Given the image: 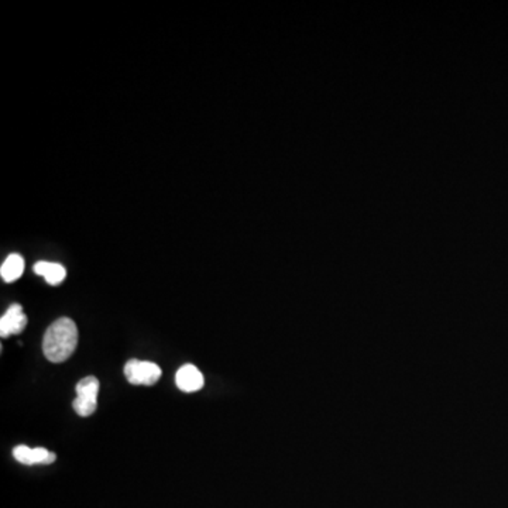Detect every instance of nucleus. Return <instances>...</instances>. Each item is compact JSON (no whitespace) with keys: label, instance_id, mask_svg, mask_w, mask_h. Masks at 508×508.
Here are the masks:
<instances>
[{"label":"nucleus","instance_id":"1","mask_svg":"<svg viewBox=\"0 0 508 508\" xmlns=\"http://www.w3.org/2000/svg\"><path fill=\"white\" fill-rule=\"evenodd\" d=\"M78 344V328L73 319L60 318L48 326L43 339V352L53 364L70 359Z\"/></svg>","mask_w":508,"mask_h":508},{"label":"nucleus","instance_id":"6","mask_svg":"<svg viewBox=\"0 0 508 508\" xmlns=\"http://www.w3.org/2000/svg\"><path fill=\"white\" fill-rule=\"evenodd\" d=\"M175 383L181 392L195 393L203 389L205 380L203 373L199 372L194 364H185L175 374Z\"/></svg>","mask_w":508,"mask_h":508},{"label":"nucleus","instance_id":"5","mask_svg":"<svg viewBox=\"0 0 508 508\" xmlns=\"http://www.w3.org/2000/svg\"><path fill=\"white\" fill-rule=\"evenodd\" d=\"M13 456L20 463L33 466V464H51L55 463V453L47 451L45 448H29V446L20 445L13 449Z\"/></svg>","mask_w":508,"mask_h":508},{"label":"nucleus","instance_id":"8","mask_svg":"<svg viewBox=\"0 0 508 508\" xmlns=\"http://www.w3.org/2000/svg\"><path fill=\"white\" fill-rule=\"evenodd\" d=\"M25 272V259L20 254H10L0 269V274L6 283H13L19 280Z\"/></svg>","mask_w":508,"mask_h":508},{"label":"nucleus","instance_id":"7","mask_svg":"<svg viewBox=\"0 0 508 508\" xmlns=\"http://www.w3.org/2000/svg\"><path fill=\"white\" fill-rule=\"evenodd\" d=\"M35 273L43 275L50 285H60L65 280V267L58 263L38 262L35 264Z\"/></svg>","mask_w":508,"mask_h":508},{"label":"nucleus","instance_id":"2","mask_svg":"<svg viewBox=\"0 0 508 508\" xmlns=\"http://www.w3.org/2000/svg\"><path fill=\"white\" fill-rule=\"evenodd\" d=\"M99 380L89 376L76 384V398L73 407L79 417H89L98 408Z\"/></svg>","mask_w":508,"mask_h":508},{"label":"nucleus","instance_id":"4","mask_svg":"<svg viewBox=\"0 0 508 508\" xmlns=\"http://www.w3.org/2000/svg\"><path fill=\"white\" fill-rule=\"evenodd\" d=\"M27 326V316L23 313L20 304H13L9 310L0 319V336L9 338L12 335H19Z\"/></svg>","mask_w":508,"mask_h":508},{"label":"nucleus","instance_id":"3","mask_svg":"<svg viewBox=\"0 0 508 508\" xmlns=\"http://www.w3.org/2000/svg\"><path fill=\"white\" fill-rule=\"evenodd\" d=\"M125 376L130 384L154 385L162 377V369L153 362L132 359L125 366Z\"/></svg>","mask_w":508,"mask_h":508}]
</instances>
